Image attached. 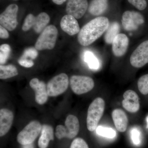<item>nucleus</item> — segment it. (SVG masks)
I'll use <instances>...</instances> for the list:
<instances>
[{
    "label": "nucleus",
    "mask_w": 148,
    "mask_h": 148,
    "mask_svg": "<svg viewBox=\"0 0 148 148\" xmlns=\"http://www.w3.org/2000/svg\"><path fill=\"white\" fill-rule=\"evenodd\" d=\"M110 24L108 18L107 17H96L80 29L77 36L78 41L83 46L90 45L106 32Z\"/></svg>",
    "instance_id": "1"
},
{
    "label": "nucleus",
    "mask_w": 148,
    "mask_h": 148,
    "mask_svg": "<svg viewBox=\"0 0 148 148\" xmlns=\"http://www.w3.org/2000/svg\"><path fill=\"white\" fill-rule=\"evenodd\" d=\"M105 108V101L102 98H95L88 110L86 124L87 129L92 132L98 127V123L103 116Z\"/></svg>",
    "instance_id": "2"
},
{
    "label": "nucleus",
    "mask_w": 148,
    "mask_h": 148,
    "mask_svg": "<svg viewBox=\"0 0 148 148\" xmlns=\"http://www.w3.org/2000/svg\"><path fill=\"white\" fill-rule=\"evenodd\" d=\"M79 123L77 118L73 115H69L66 118L65 126L59 125L56 128L55 134L59 140L64 138L72 139L78 134Z\"/></svg>",
    "instance_id": "3"
},
{
    "label": "nucleus",
    "mask_w": 148,
    "mask_h": 148,
    "mask_svg": "<svg viewBox=\"0 0 148 148\" xmlns=\"http://www.w3.org/2000/svg\"><path fill=\"white\" fill-rule=\"evenodd\" d=\"M58 34V30L54 25L47 26L38 38L35 48L39 51L53 49L55 46Z\"/></svg>",
    "instance_id": "4"
},
{
    "label": "nucleus",
    "mask_w": 148,
    "mask_h": 148,
    "mask_svg": "<svg viewBox=\"0 0 148 148\" xmlns=\"http://www.w3.org/2000/svg\"><path fill=\"white\" fill-rule=\"evenodd\" d=\"M50 19L49 15L45 12H41L37 16L29 14L24 20L22 25V30L27 32L33 28L36 33L39 34L47 27Z\"/></svg>",
    "instance_id": "5"
},
{
    "label": "nucleus",
    "mask_w": 148,
    "mask_h": 148,
    "mask_svg": "<svg viewBox=\"0 0 148 148\" xmlns=\"http://www.w3.org/2000/svg\"><path fill=\"white\" fill-rule=\"evenodd\" d=\"M42 127L37 121L30 122L17 135V142L21 145L32 144L41 133Z\"/></svg>",
    "instance_id": "6"
},
{
    "label": "nucleus",
    "mask_w": 148,
    "mask_h": 148,
    "mask_svg": "<svg viewBox=\"0 0 148 148\" xmlns=\"http://www.w3.org/2000/svg\"><path fill=\"white\" fill-rule=\"evenodd\" d=\"M69 83V77L64 73L53 77L47 85L49 96L55 97L64 93L68 89Z\"/></svg>",
    "instance_id": "7"
},
{
    "label": "nucleus",
    "mask_w": 148,
    "mask_h": 148,
    "mask_svg": "<svg viewBox=\"0 0 148 148\" xmlns=\"http://www.w3.org/2000/svg\"><path fill=\"white\" fill-rule=\"evenodd\" d=\"M72 90L77 95H81L92 90L94 87V82L89 77L73 75L70 79Z\"/></svg>",
    "instance_id": "8"
},
{
    "label": "nucleus",
    "mask_w": 148,
    "mask_h": 148,
    "mask_svg": "<svg viewBox=\"0 0 148 148\" xmlns=\"http://www.w3.org/2000/svg\"><path fill=\"white\" fill-rule=\"evenodd\" d=\"M18 6L15 4L8 5L0 15L1 26L10 31L14 30L17 25V14Z\"/></svg>",
    "instance_id": "9"
},
{
    "label": "nucleus",
    "mask_w": 148,
    "mask_h": 148,
    "mask_svg": "<svg viewBox=\"0 0 148 148\" xmlns=\"http://www.w3.org/2000/svg\"><path fill=\"white\" fill-rule=\"evenodd\" d=\"M121 21L123 29L125 31L131 32L137 30L144 24L145 18L140 12L126 11L123 14Z\"/></svg>",
    "instance_id": "10"
},
{
    "label": "nucleus",
    "mask_w": 148,
    "mask_h": 148,
    "mask_svg": "<svg viewBox=\"0 0 148 148\" xmlns=\"http://www.w3.org/2000/svg\"><path fill=\"white\" fill-rule=\"evenodd\" d=\"M130 64L136 68H142L148 63V40L140 45L130 57Z\"/></svg>",
    "instance_id": "11"
},
{
    "label": "nucleus",
    "mask_w": 148,
    "mask_h": 148,
    "mask_svg": "<svg viewBox=\"0 0 148 148\" xmlns=\"http://www.w3.org/2000/svg\"><path fill=\"white\" fill-rule=\"evenodd\" d=\"M88 8L87 0H68L66 11L68 14L79 19L84 15Z\"/></svg>",
    "instance_id": "12"
},
{
    "label": "nucleus",
    "mask_w": 148,
    "mask_h": 148,
    "mask_svg": "<svg viewBox=\"0 0 148 148\" xmlns=\"http://www.w3.org/2000/svg\"><path fill=\"white\" fill-rule=\"evenodd\" d=\"M30 86L35 92V101L39 105H43L47 101L48 95L47 86L45 83L40 81L38 79L33 78L30 82Z\"/></svg>",
    "instance_id": "13"
},
{
    "label": "nucleus",
    "mask_w": 148,
    "mask_h": 148,
    "mask_svg": "<svg viewBox=\"0 0 148 148\" xmlns=\"http://www.w3.org/2000/svg\"><path fill=\"white\" fill-rule=\"evenodd\" d=\"M123 107L125 110L131 113H135L140 108L139 98L137 93L131 90H126L123 94Z\"/></svg>",
    "instance_id": "14"
},
{
    "label": "nucleus",
    "mask_w": 148,
    "mask_h": 148,
    "mask_svg": "<svg viewBox=\"0 0 148 148\" xmlns=\"http://www.w3.org/2000/svg\"><path fill=\"white\" fill-rule=\"evenodd\" d=\"M128 37L123 34H119L114 38L112 43L113 53L116 57H121L126 53L129 45Z\"/></svg>",
    "instance_id": "15"
},
{
    "label": "nucleus",
    "mask_w": 148,
    "mask_h": 148,
    "mask_svg": "<svg viewBox=\"0 0 148 148\" xmlns=\"http://www.w3.org/2000/svg\"><path fill=\"white\" fill-rule=\"evenodd\" d=\"M60 26L63 31L71 36L78 34L80 31L76 18L69 14H66L62 17Z\"/></svg>",
    "instance_id": "16"
},
{
    "label": "nucleus",
    "mask_w": 148,
    "mask_h": 148,
    "mask_svg": "<svg viewBox=\"0 0 148 148\" xmlns=\"http://www.w3.org/2000/svg\"><path fill=\"white\" fill-rule=\"evenodd\" d=\"M14 119L13 113L7 109L0 110V136L5 135L10 130Z\"/></svg>",
    "instance_id": "17"
},
{
    "label": "nucleus",
    "mask_w": 148,
    "mask_h": 148,
    "mask_svg": "<svg viewBox=\"0 0 148 148\" xmlns=\"http://www.w3.org/2000/svg\"><path fill=\"white\" fill-rule=\"evenodd\" d=\"M112 118L116 129L119 132H125L128 124V118L124 111L121 109H115L112 112Z\"/></svg>",
    "instance_id": "18"
},
{
    "label": "nucleus",
    "mask_w": 148,
    "mask_h": 148,
    "mask_svg": "<svg viewBox=\"0 0 148 148\" xmlns=\"http://www.w3.org/2000/svg\"><path fill=\"white\" fill-rule=\"evenodd\" d=\"M54 140L53 127L48 125L45 124L42 127L41 135L38 142L39 148H47L50 141Z\"/></svg>",
    "instance_id": "19"
},
{
    "label": "nucleus",
    "mask_w": 148,
    "mask_h": 148,
    "mask_svg": "<svg viewBox=\"0 0 148 148\" xmlns=\"http://www.w3.org/2000/svg\"><path fill=\"white\" fill-rule=\"evenodd\" d=\"M108 5V0H92L88 6V12L93 16H99L107 10Z\"/></svg>",
    "instance_id": "20"
},
{
    "label": "nucleus",
    "mask_w": 148,
    "mask_h": 148,
    "mask_svg": "<svg viewBox=\"0 0 148 148\" xmlns=\"http://www.w3.org/2000/svg\"><path fill=\"white\" fill-rule=\"evenodd\" d=\"M120 30V26L118 22L114 21L110 24L104 37L106 43L109 45L112 44L114 38L119 34Z\"/></svg>",
    "instance_id": "21"
},
{
    "label": "nucleus",
    "mask_w": 148,
    "mask_h": 148,
    "mask_svg": "<svg viewBox=\"0 0 148 148\" xmlns=\"http://www.w3.org/2000/svg\"><path fill=\"white\" fill-rule=\"evenodd\" d=\"M18 72L15 66L13 65L0 66V79H5L16 76Z\"/></svg>",
    "instance_id": "22"
},
{
    "label": "nucleus",
    "mask_w": 148,
    "mask_h": 148,
    "mask_svg": "<svg viewBox=\"0 0 148 148\" xmlns=\"http://www.w3.org/2000/svg\"><path fill=\"white\" fill-rule=\"evenodd\" d=\"M84 60L89 68L92 70H97L100 66V63L98 59L90 51H86L85 52Z\"/></svg>",
    "instance_id": "23"
},
{
    "label": "nucleus",
    "mask_w": 148,
    "mask_h": 148,
    "mask_svg": "<svg viewBox=\"0 0 148 148\" xmlns=\"http://www.w3.org/2000/svg\"><path fill=\"white\" fill-rule=\"evenodd\" d=\"M96 133L100 136L110 139L114 138L116 135V132L112 128L101 126L97 127Z\"/></svg>",
    "instance_id": "24"
},
{
    "label": "nucleus",
    "mask_w": 148,
    "mask_h": 148,
    "mask_svg": "<svg viewBox=\"0 0 148 148\" xmlns=\"http://www.w3.org/2000/svg\"><path fill=\"white\" fill-rule=\"evenodd\" d=\"M11 47L8 44L2 45L0 46V64H5L11 52Z\"/></svg>",
    "instance_id": "25"
},
{
    "label": "nucleus",
    "mask_w": 148,
    "mask_h": 148,
    "mask_svg": "<svg viewBox=\"0 0 148 148\" xmlns=\"http://www.w3.org/2000/svg\"><path fill=\"white\" fill-rule=\"evenodd\" d=\"M138 89L142 94H148V74L140 78L138 82Z\"/></svg>",
    "instance_id": "26"
},
{
    "label": "nucleus",
    "mask_w": 148,
    "mask_h": 148,
    "mask_svg": "<svg viewBox=\"0 0 148 148\" xmlns=\"http://www.w3.org/2000/svg\"><path fill=\"white\" fill-rule=\"evenodd\" d=\"M37 50L36 48L30 47L27 48L24 50L23 55L21 58H27L29 57L32 59H36L38 54Z\"/></svg>",
    "instance_id": "27"
},
{
    "label": "nucleus",
    "mask_w": 148,
    "mask_h": 148,
    "mask_svg": "<svg viewBox=\"0 0 148 148\" xmlns=\"http://www.w3.org/2000/svg\"><path fill=\"white\" fill-rule=\"evenodd\" d=\"M70 148H89V147L82 138H78L74 139Z\"/></svg>",
    "instance_id": "28"
},
{
    "label": "nucleus",
    "mask_w": 148,
    "mask_h": 148,
    "mask_svg": "<svg viewBox=\"0 0 148 148\" xmlns=\"http://www.w3.org/2000/svg\"><path fill=\"white\" fill-rule=\"evenodd\" d=\"M131 138L134 145H138L141 143V132L137 128H133L131 131Z\"/></svg>",
    "instance_id": "29"
},
{
    "label": "nucleus",
    "mask_w": 148,
    "mask_h": 148,
    "mask_svg": "<svg viewBox=\"0 0 148 148\" xmlns=\"http://www.w3.org/2000/svg\"><path fill=\"white\" fill-rule=\"evenodd\" d=\"M127 1L140 10H144L147 6L146 0H127Z\"/></svg>",
    "instance_id": "30"
},
{
    "label": "nucleus",
    "mask_w": 148,
    "mask_h": 148,
    "mask_svg": "<svg viewBox=\"0 0 148 148\" xmlns=\"http://www.w3.org/2000/svg\"><path fill=\"white\" fill-rule=\"evenodd\" d=\"M18 64L21 66L25 68H31L34 66V62L31 60H29L27 58H21L18 61Z\"/></svg>",
    "instance_id": "31"
},
{
    "label": "nucleus",
    "mask_w": 148,
    "mask_h": 148,
    "mask_svg": "<svg viewBox=\"0 0 148 148\" xmlns=\"http://www.w3.org/2000/svg\"><path fill=\"white\" fill-rule=\"evenodd\" d=\"M9 36L8 32L7 29L2 26H0V38H1L6 39L8 38Z\"/></svg>",
    "instance_id": "32"
},
{
    "label": "nucleus",
    "mask_w": 148,
    "mask_h": 148,
    "mask_svg": "<svg viewBox=\"0 0 148 148\" xmlns=\"http://www.w3.org/2000/svg\"><path fill=\"white\" fill-rule=\"evenodd\" d=\"M54 3L56 4L60 5L64 3V2L66 1V0H52Z\"/></svg>",
    "instance_id": "33"
},
{
    "label": "nucleus",
    "mask_w": 148,
    "mask_h": 148,
    "mask_svg": "<svg viewBox=\"0 0 148 148\" xmlns=\"http://www.w3.org/2000/svg\"><path fill=\"white\" fill-rule=\"evenodd\" d=\"M21 148H35L34 143L29 144V145H21Z\"/></svg>",
    "instance_id": "34"
},
{
    "label": "nucleus",
    "mask_w": 148,
    "mask_h": 148,
    "mask_svg": "<svg viewBox=\"0 0 148 148\" xmlns=\"http://www.w3.org/2000/svg\"><path fill=\"white\" fill-rule=\"evenodd\" d=\"M147 124H148V116H147Z\"/></svg>",
    "instance_id": "35"
},
{
    "label": "nucleus",
    "mask_w": 148,
    "mask_h": 148,
    "mask_svg": "<svg viewBox=\"0 0 148 148\" xmlns=\"http://www.w3.org/2000/svg\"><path fill=\"white\" fill-rule=\"evenodd\" d=\"M14 1H17V0H14Z\"/></svg>",
    "instance_id": "36"
}]
</instances>
